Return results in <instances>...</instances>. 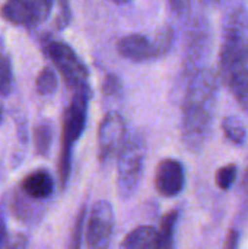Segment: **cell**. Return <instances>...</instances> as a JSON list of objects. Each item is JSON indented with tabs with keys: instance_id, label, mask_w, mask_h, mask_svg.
Returning a JSON list of instances; mask_svg holds the SVG:
<instances>
[{
	"instance_id": "cell-1",
	"label": "cell",
	"mask_w": 248,
	"mask_h": 249,
	"mask_svg": "<svg viewBox=\"0 0 248 249\" xmlns=\"http://www.w3.org/2000/svg\"><path fill=\"white\" fill-rule=\"evenodd\" d=\"M216 93L218 77L210 69L203 67L189 79L183 98L181 137L193 153H199L210 137Z\"/></svg>"
},
{
	"instance_id": "cell-2",
	"label": "cell",
	"mask_w": 248,
	"mask_h": 249,
	"mask_svg": "<svg viewBox=\"0 0 248 249\" xmlns=\"http://www.w3.org/2000/svg\"><path fill=\"white\" fill-rule=\"evenodd\" d=\"M91 90L89 86L75 90L69 107L63 117V131H61V150L58 160V177L61 188H66L72 172V152L75 143L80 139L88 118V104Z\"/></svg>"
},
{
	"instance_id": "cell-3",
	"label": "cell",
	"mask_w": 248,
	"mask_h": 249,
	"mask_svg": "<svg viewBox=\"0 0 248 249\" xmlns=\"http://www.w3.org/2000/svg\"><path fill=\"white\" fill-rule=\"evenodd\" d=\"M146 149L140 137H127L118 153L117 162V190L123 200H129L137 191L143 177Z\"/></svg>"
},
{
	"instance_id": "cell-4",
	"label": "cell",
	"mask_w": 248,
	"mask_h": 249,
	"mask_svg": "<svg viewBox=\"0 0 248 249\" xmlns=\"http://www.w3.org/2000/svg\"><path fill=\"white\" fill-rule=\"evenodd\" d=\"M219 74L237 104L248 111V47L232 50L221 47Z\"/></svg>"
},
{
	"instance_id": "cell-5",
	"label": "cell",
	"mask_w": 248,
	"mask_h": 249,
	"mask_svg": "<svg viewBox=\"0 0 248 249\" xmlns=\"http://www.w3.org/2000/svg\"><path fill=\"white\" fill-rule=\"evenodd\" d=\"M45 53L70 89L77 90L89 86L88 69L70 45L61 41L51 39L45 44Z\"/></svg>"
},
{
	"instance_id": "cell-6",
	"label": "cell",
	"mask_w": 248,
	"mask_h": 249,
	"mask_svg": "<svg viewBox=\"0 0 248 249\" xmlns=\"http://www.w3.org/2000/svg\"><path fill=\"white\" fill-rule=\"evenodd\" d=\"M114 231V210L111 203L96 201L86 223V248L110 249Z\"/></svg>"
},
{
	"instance_id": "cell-7",
	"label": "cell",
	"mask_w": 248,
	"mask_h": 249,
	"mask_svg": "<svg viewBox=\"0 0 248 249\" xmlns=\"http://www.w3.org/2000/svg\"><path fill=\"white\" fill-rule=\"evenodd\" d=\"M127 140V127L121 114L113 111L105 114L98 128V160L107 163L120 153Z\"/></svg>"
},
{
	"instance_id": "cell-8",
	"label": "cell",
	"mask_w": 248,
	"mask_h": 249,
	"mask_svg": "<svg viewBox=\"0 0 248 249\" xmlns=\"http://www.w3.org/2000/svg\"><path fill=\"white\" fill-rule=\"evenodd\" d=\"M51 7L44 0H6L1 6V16L7 22L32 28L45 20Z\"/></svg>"
},
{
	"instance_id": "cell-9",
	"label": "cell",
	"mask_w": 248,
	"mask_h": 249,
	"mask_svg": "<svg viewBox=\"0 0 248 249\" xmlns=\"http://www.w3.org/2000/svg\"><path fill=\"white\" fill-rule=\"evenodd\" d=\"M186 185L184 166L177 159H162L155 172V188L159 196L172 198L181 194Z\"/></svg>"
},
{
	"instance_id": "cell-10",
	"label": "cell",
	"mask_w": 248,
	"mask_h": 249,
	"mask_svg": "<svg viewBox=\"0 0 248 249\" xmlns=\"http://www.w3.org/2000/svg\"><path fill=\"white\" fill-rule=\"evenodd\" d=\"M117 51L133 63H143L156 58L152 39L142 34H129L120 38L117 42Z\"/></svg>"
},
{
	"instance_id": "cell-11",
	"label": "cell",
	"mask_w": 248,
	"mask_h": 249,
	"mask_svg": "<svg viewBox=\"0 0 248 249\" xmlns=\"http://www.w3.org/2000/svg\"><path fill=\"white\" fill-rule=\"evenodd\" d=\"M120 249H161V235L152 226H137L126 235Z\"/></svg>"
},
{
	"instance_id": "cell-12",
	"label": "cell",
	"mask_w": 248,
	"mask_h": 249,
	"mask_svg": "<svg viewBox=\"0 0 248 249\" xmlns=\"http://www.w3.org/2000/svg\"><path fill=\"white\" fill-rule=\"evenodd\" d=\"M22 188L31 198L44 200L48 198L54 191V179L45 169H38L26 175L22 182Z\"/></svg>"
},
{
	"instance_id": "cell-13",
	"label": "cell",
	"mask_w": 248,
	"mask_h": 249,
	"mask_svg": "<svg viewBox=\"0 0 248 249\" xmlns=\"http://www.w3.org/2000/svg\"><path fill=\"white\" fill-rule=\"evenodd\" d=\"M222 131H224V136L227 137V140L231 142L232 144H237V146L244 144V142L247 139L246 125L243 124V121L240 118H237L234 115H228L224 118Z\"/></svg>"
},
{
	"instance_id": "cell-14",
	"label": "cell",
	"mask_w": 248,
	"mask_h": 249,
	"mask_svg": "<svg viewBox=\"0 0 248 249\" xmlns=\"http://www.w3.org/2000/svg\"><path fill=\"white\" fill-rule=\"evenodd\" d=\"M178 222V210L168 212L161 220V249H174L175 229Z\"/></svg>"
},
{
	"instance_id": "cell-15",
	"label": "cell",
	"mask_w": 248,
	"mask_h": 249,
	"mask_svg": "<svg viewBox=\"0 0 248 249\" xmlns=\"http://www.w3.org/2000/svg\"><path fill=\"white\" fill-rule=\"evenodd\" d=\"M174 29L170 25H164L161 29H158V32L155 34L152 42H153V48H155V54L156 58L165 55L174 44Z\"/></svg>"
},
{
	"instance_id": "cell-16",
	"label": "cell",
	"mask_w": 248,
	"mask_h": 249,
	"mask_svg": "<svg viewBox=\"0 0 248 249\" xmlns=\"http://www.w3.org/2000/svg\"><path fill=\"white\" fill-rule=\"evenodd\" d=\"M53 142V128L48 124H39L34 130V143L35 150L41 156H47Z\"/></svg>"
},
{
	"instance_id": "cell-17",
	"label": "cell",
	"mask_w": 248,
	"mask_h": 249,
	"mask_svg": "<svg viewBox=\"0 0 248 249\" xmlns=\"http://www.w3.org/2000/svg\"><path fill=\"white\" fill-rule=\"evenodd\" d=\"M35 86L39 95H51L57 89V76L54 70L50 67H44L37 77Z\"/></svg>"
},
{
	"instance_id": "cell-18",
	"label": "cell",
	"mask_w": 248,
	"mask_h": 249,
	"mask_svg": "<svg viewBox=\"0 0 248 249\" xmlns=\"http://www.w3.org/2000/svg\"><path fill=\"white\" fill-rule=\"evenodd\" d=\"M13 85V70L10 58L0 54V96H7Z\"/></svg>"
},
{
	"instance_id": "cell-19",
	"label": "cell",
	"mask_w": 248,
	"mask_h": 249,
	"mask_svg": "<svg viewBox=\"0 0 248 249\" xmlns=\"http://www.w3.org/2000/svg\"><path fill=\"white\" fill-rule=\"evenodd\" d=\"M235 178H237V165H234V163L221 166L215 174L216 185H218V188H221L224 191H228L234 185Z\"/></svg>"
},
{
	"instance_id": "cell-20",
	"label": "cell",
	"mask_w": 248,
	"mask_h": 249,
	"mask_svg": "<svg viewBox=\"0 0 248 249\" xmlns=\"http://www.w3.org/2000/svg\"><path fill=\"white\" fill-rule=\"evenodd\" d=\"M85 219H86V207L83 206V207L80 209V212L77 213L76 220H75V226H73L72 238H70V249H80V247H82Z\"/></svg>"
},
{
	"instance_id": "cell-21",
	"label": "cell",
	"mask_w": 248,
	"mask_h": 249,
	"mask_svg": "<svg viewBox=\"0 0 248 249\" xmlns=\"http://www.w3.org/2000/svg\"><path fill=\"white\" fill-rule=\"evenodd\" d=\"M70 16H72V12H70L69 0H60L58 1V13L56 16L57 29H64L70 22Z\"/></svg>"
},
{
	"instance_id": "cell-22",
	"label": "cell",
	"mask_w": 248,
	"mask_h": 249,
	"mask_svg": "<svg viewBox=\"0 0 248 249\" xmlns=\"http://www.w3.org/2000/svg\"><path fill=\"white\" fill-rule=\"evenodd\" d=\"M121 88V83H120V79L114 74H107L104 82H102V92L107 95V96H111V95H115L118 93Z\"/></svg>"
},
{
	"instance_id": "cell-23",
	"label": "cell",
	"mask_w": 248,
	"mask_h": 249,
	"mask_svg": "<svg viewBox=\"0 0 248 249\" xmlns=\"http://www.w3.org/2000/svg\"><path fill=\"white\" fill-rule=\"evenodd\" d=\"M238 245H240V232L235 228H232L227 233L222 249H238Z\"/></svg>"
},
{
	"instance_id": "cell-24",
	"label": "cell",
	"mask_w": 248,
	"mask_h": 249,
	"mask_svg": "<svg viewBox=\"0 0 248 249\" xmlns=\"http://www.w3.org/2000/svg\"><path fill=\"white\" fill-rule=\"evenodd\" d=\"M168 3L175 13H184L190 7L191 0H168Z\"/></svg>"
},
{
	"instance_id": "cell-25",
	"label": "cell",
	"mask_w": 248,
	"mask_h": 249,
	"mask_svg": "<svg viewBox=\"0 0 248 249\" xmlns=\"http://www.w3.org/2000/svg\"><path fill=\"white\" fill-rule=\"evenodd\" d=\"M26 245H28V241L23 235H19L15 238V241L9 245L7 249H26Z\"/></svg>"
},
{
	"instance_id": "cell-26",
	"label": "cell",
	"mask_w": 248,
	"mask_h": 249,
	"mask_svg": "<svg viewBox=\"0 0 248 249\" xmlns=\"http://www.w3.org/2000/svg\"><path fill=\"white\" fill-rule=\"evenodd\" d=\"M6 236V226H4V220L3 217H0V249L3 247V241Z\"/></svg>"
},
{
	"instance_id": "cell-27",
	"label": "cell",
	"mask_w": 248,
	"mask_h": 249,
	"mask_svg": "<svg viewBox=\"0 0 248 249\" xmlns=\"http://www.w3.org/2000/svg\"><path fill=\"white\" fill-rule=\"evenodd\" d=\"M206 4H219L221 3V0H203Z\"/></svg>"
},
{
	"instance_id": "cell-28",
	"label": "cell",
	"mask_w": 248,
	"mask_h": 249,
	"mask_svg": "<svg viewBox=\"0 0 248 249\" xmlns=\"http://www.w3.org/2000/svg\"><path fill=\"white\" fill-rule=\"evenodd\" d=\"M111 1H114V3H117V4H126V3H129L130 0H111Z\"/></svg>"
},
{
	"instance_id": "cell-29",
	"label": "cell",
	"mask_w": 248,
	"mask_h": 249,
	"mask_svg": "<svg viewBox=\"0 0 248 249\" xmlns=\"http://www.w3.org/2000/svg\"><path fill=\"white\" fill-rule=\"evenodd\" d=\"M1 118H3V109H1V107H0V123H1Z\"/></svg>"
}]
</instances>
